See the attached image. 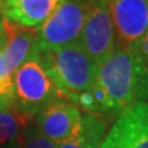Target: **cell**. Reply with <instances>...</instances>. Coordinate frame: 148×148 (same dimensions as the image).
Wrapping results in <instances>:
<instances>
[{
    "label": "cell",
    "mask_w": 148,
    "mask_h": 148,
    "mask_svg": "<svg viewBox=\"0 0 148 148\" xmlns=\"http://www.w3.org/2000/svg\"><path fill=\"white\" fill-rule=\"evenodd\" d=\"M4 43H5V40L3 41L1 43H0V53H1V51H3V47H4Z\"/></svg>",
    "instance_id": "ac0fdd59"
},
{
    "label": "cell",
    "mask_w": 148,
    "mask_h": 148,
    "mask_svg": "<svg viewBox=\"0 0 148 148\" xmlns=\"http://www.w3.org/2000/svg\"><path fill=\"white\" fill-rule=\"evenodd\" d=\"M40 132L56 145L69 140L78 132L83 115L73 103L59 98L35 117Z\"/></svg>",
    "instance_id": "9c48e42d"
},
{
    "label": "cell",
    "mask_w": 148,
    "mask_h": 148,
    "mask_svg": "<svg viewBox=\"0 0 148 148\" xmlns=\"http://www.w3.org/2000/svg\"><path fill=\"white\" fill-rule=\"evenodd\" d=\"M132 49L135 51V52L138 54V57L148 66V32L142 37L141 41Z\"/></svg>",
    "instance_id": "9a60e30c"
},
{
    "label": "cell",
    "mask_w": 148,
    "mask_h": 148,
    "mask_svg": "<svg viewBox=\"0 0 148 148\" xmlns=\"http://www.w3.org/2000/svg\"><path fill=\"white\" fill-rule=\"evenodd\" d=\"M86 12V0H63L52 15L36 29L41 51L58 49L80 42Z\"/></svg>",
    "instance_id": "5b68a950"
},
{
    "label": "cell",
    "mask_w": 148,
    "mask_h": 148,
    "mask_svg": "<svg viewBox=\"0 0 148 148\" xmlns=\"http://www.w3.org/2000/svg\"><path fill=\"white\" fill-rule=\"evenodd\" d=\"M69 99L74 105L80 106L89 115H94L100 119L105 117L106 120L119 117V114L115 110L109 95L99 84V82H96L90 89L79 92Z\"/></svg>",
    "instance_id": "7c38bea8"
},
{
    "label": "cell",
    "mask_w": 148,
    "mask_h": 148,
    "mask_svg": "<svg viewBox=\"0 0 148 148\" xmlns=\"http://www.w3.org/2000/svg\"><path fill=\"white\" fill-rule=\"evenodd\" d=\"M106 125L100 117L86 114L82 119L78 132L58 145V148H100Z\"/></svg>",
    "instance_id": "4fadbf2b"
},
{
    "label": "cell",
    "mask_w": 148,
    "mask_h": 148,
    "mask_svg": "<svg viewBox=\"0 0 148 148\" xmlns=\"http://www.w3.org/2000/svg\"><path fill=\"white\" fill-rule=\"evenodd\" d=\"M5 40V31H4V25H3V21L0 18V43Z\"/></svg>",
    "instance_id": "2e32d148"
},
{
    "label": "cell",
    "mask_w": 148,
    "mask_h": 148,
    "mask_svg": "<svg viewBox=\"0 0 148 148\" xmlns=\"http://www.w3.org/2000/svg\"><path fill=\"white\" fill-rule=\"evenodd\" d=\"M21 148H58V145L42 135L36 125L31 122L22 132Z\"/></svg>",
    "instance_id": "5bb4252c"
},
{
    "label": "cell",
    "mask_w": 148,
    "mask_h": 148,
    "mask_svg": "<svg viewBox=\"0 0 148 148\" xmlns=\"http://www.w3.org/2000/svg\"><path fill=\"white\" fill-rule=\"evenodd\" d=\"M86 4L88 12L80 45L96 63H100L116 48L110 4L109 0H86Z\"/></svg>",
    "instance_id": "8992f818"
},
{
    "label": "cell",
    "mask_w": 148,
    "mask_h": 148,
    "mask_svg": "<svg viewBox=\"0 0 148 148\" xmlns=\"http://www.w3.org/2000/svg\"><path fill=\"white\" fill-rule=\"evenodd\" d=\"M32 119L21 114L9 101L0 100V148H18L24 130Z\"/></svg>",
    "instance_id": "8fae6325"
},
{
    "label": "cell",
    "mask_w": 148,
    "mask_h": 148,
    "mask_svg": "<svg viewBox=\"0 0 148 148\" xmlns=\"http://www.w3.org/2000/svg\"><path fill=\"white\" fill-rule=\"evenodd\" d=\"M59 98H64L51 79L41 61V54L29 59L14 74V95L11 104L30 119Z\"/></svg>",
    "instance_id": "3957f363"
},
{
    "label": "cell",
    "mask_w": 148,
    "mask_h": 148,
    "mask_svg": "<svg viewBox=\"0 0 148 148\" xmlns=\"http://www.w3.org/2000/svg\"><path fill=\"white\" fill-rule=\"evenodd\" d=\"M98 82L120 116L138 101L146 100L148 66L132 48L116 47L98 63Z\"/></svg>",
    "instance_id": "6da1fadb"
},
{
    "label": "cell",
    "mask_w": 148,
    "mask_h": 148,
    "mask_svg": "<svg viewBox=\"0 0 148 148\" xmlns=\"http://www.w3.org/2000/svg\"><path fill=\"white\" fill-rule=\"evenodd\" d=\"M117 48L130 49L148 32V0H109Z\"/></svg>",
    "instance_id": "52a82bcc"
},
{
    "label": "cell",
    "mask_w": 148,
    "mask_h": 148,
    "mask_svg": "<svg viewBox=\"0 0 148 148\" xmlns=\"http://www.w3.org/2000/svg\"><path fill=\"white\" fill-rule=\"evenodd\" d=\"M41 61L64 98L83 92L98 82V63L80 42L58 49L41 51Z\"/></svg>",
    "instance_id": "7a4b0ae2"
},
{
    "label": "cell",
    "mask_w": 148,
    "mask_h": 148,
    "mask_svg": "<svg viewBox=\"0 0 148 148\" xmlns=\"http://www.w3.org/2000/svg\"><path fill=\"white\" fill-rule=\"evenodd\" d=\"M100 148H148L147 101H138L120 114Z\"/></svg>",
    "instance_id": "ba28073f"
},
{
    "label": "cell",
    "mask_w": 148,
    "mask_h": 148,
    "mask_svg": "<svg viewBox=\"0 0 148 148\" xmlns=\"http://www.w3.org/2000/svg\"><path fill=\"white\" fill-rule=\"evenodd\" d=\"M5 43L0 53V100L12 101L14 74L25 62L41 54L36 29H30L1 17Z\"/></svg>",
    "instance_id": "277c9868"
},
{
    "label": "cell",
    "mask_w": 148,
    "mask_h": 148,
    "mask_svg": "<svg viewBox=\"0 0 148 148\" xmlns=\"http://www.w3.org/2000/svg\"><path fill=\"white\" fill-rule=\"evenodd\" d=\"M3 8H4V0H0V17L3 15Z\"/></svg>",
    "instance_id": "e0dca14e"
},
{
    "label": "cell",
    "mask_w": 148,
    "mask_h": 148,
    "mask_svg": "<svg viewBox=\"0 0 148 148\" xmlns=\"http://www.w3.org/2000/svg\"><path fill=\"white\" fill-rule=\"evenodd\" d=\"M63 0H4L1 17L17 25L37 29Z\"/></svg>",
    "instance_id": "30bf717a"
},
{
    "label": "cell",
    "mask_w": 148,
    "mask_h": 148,
    "mask_svg": "<svg viewBox=\"0 0 148 148\" xmlns=\"http://www.w3.org/2000/svg\"><path fill=\"white\" fill-rule=\"evenodd\" d=\"M18 148H21V145H20V147H18Z\"/></svg>",
    "instance_id": "ffe728a7"
},
{
    "label": "cell",
    "mask_w": 148,
    "mask_h": 148,
    "mask_svg": "<svg viewBox=\"0 0 148 148\" xmlns=\"http://www.w3.org/2000/svg\"><path fill=\"white\" fill-rule=\"evenodd\" d=\"M145 101H147V103H148V89H147V94H146V100Z\"/></svg>",
    "instance_id": "d6986e66"
}]
</instances>
